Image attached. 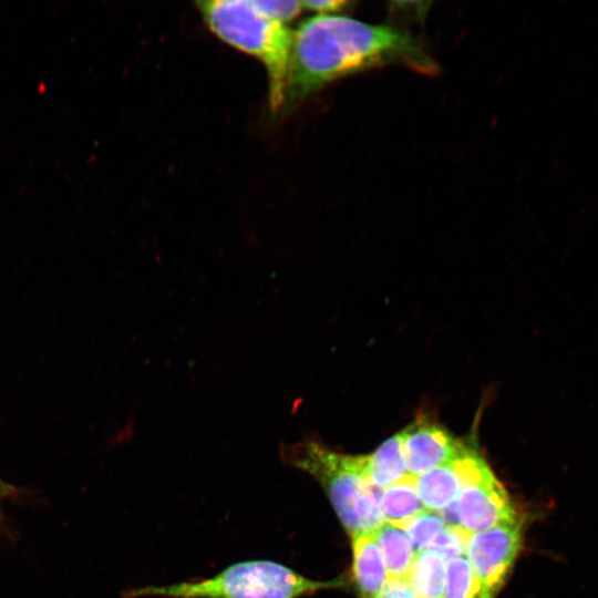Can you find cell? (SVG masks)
Masks as SVG:
<instances>
[{"label": "cell", "mask_w": 598, "mask_h": 598, "mask_svg": "<svg viewBox=\"0 0 598 598\" xmlns=\"http://www.w3.org/2000/svg\"><path fill=\"white\" fill-rule=\"evenodd\" d=\"M401 64L434 74L435 61L411 34L340 14H317L292 32L282 110L329 83L371 68Z\"/></svg>", "instance_id": "6da1fadb"}, {"label": "cell", "mask_w": 598, "mask_h": 598, "mask_svg": "<svg viewBox=\"0 0 598 598\" xmlns=\"http://www.w3.org/2000/svg\"><path fill=\"white\" fill-rule=\"evenodd\" d=\"M280 456L321 485L351 538L384 523L379 506L382 489L369 481L364 456L346 455L312 440L282 444Z\"/></svg>", "instance_id": "7a4b0ae2"}, {"label": "cell", "mask_w": 598, "mask_h": 598, "mask_svg": "<svg viewBox=\"0 0 598 598\" xmlns=\"http://www.w3.org/2000/svg\"><path fill=\"white\" fill-rule=\"evenodd\" d=\"M209 30L225 43L259 60L266 71L269 107L281 110L288 78L292 32L265 16L252 0L196 1Z\"/></svg>", "instance_id": "3957f363"}, {"label": "cell", "mask_w": 598, "mask_h": 598, "mask_svg": "<svg viewBox=\"0 0 598 598\" xmlns=\"http://www.w3.org/2000/svg\"><path fill=\"white\" fill-rule=\"evenodd\" d=\"M338 581H320L271 560L233 564L213 577L162 586H144L127 594L131 598H299L338 587Z\"/></svg>", "instance_id": "277c9868"}, {"label": "cell", "mask_w": 598, "mask_h": 598, "mask_svg": "<svg viewBox=\"0 0 598 598\" xmlns=\"http://www.w3.org/2000/svg\"><path fill=\"white\" fill-rule=\"evenodd\" d=\"M522 548V520L501 523L470 535L465 556L485 589L494 597Z\"/></svg>", "instance_id": "5b68a950"}, {"label": "cell", "mask_w": 598, "mask_h": 598, "mask_svg": "<svg viewBox=\"0 0 598 598\" xmlns=\"http://www.w3.org/2000/svg\"><path fill=\"white\" fill-rule=\"evenodd\" d=\"M453 507L457 525L470 534L518 518L505 487L492 471L464 485Z\"/></svg>", "instance_id": "8992f818"}, {"label": "cell", "mask_w": 598, "mask_h": 598, "mask_svg": "<svg viewBox=\"0 0 598 598\" xmlns=\"http://www.w3.org/2000/svg\"><path fill=\"white\" fill-rule=\"evenodd\" d=\"M400 433L406 472L413 476L453 462L470 447L444 426L427 420H417Z\"/></svg>", "instance_id": "52a82bcc"}, {"label": "cell", "mask_w": 598, "mask_h": 598, "mask_svg": "<svg viewBox=\"0 0 598 598\" xmlns=\"http://www.w3.org/2000/svg\"><path fill=\"white\" fill-rule=\"evenodd\" d=\"M353 576L361 598H375L389 580L373 533L352 537Z\"/></svg>", "instance_id": "ba28073f"}, {"label": "cell", "mask_w": 598, "mask_h": 598, "mask_svg": "<svg viewBox=\"0 0 598 598\" xmlns=\"http://www.w3.org/2000/svg\"><path fill=\"white\" fill-rule=\"evenodd\" d=\"M417 495L425 509L441 512L453 504L463 487L456 460L415 476Z\"/></svg>", "instance_id": "9c48e42d"}, {"label": "cell", "mask_w": 598, "mask_h": 598, "mask_svg": "<svg viewBox=\"0 0 598 598\" xmlns=\"http://www.w3.org/2000/svg\"><path fill=\"white\" fill-rule=\"evenodd\" d=\"M364 470L372 485L380 489L408 475L400 432L386 439L372 454L364 455Z\"/></svg>", "instance_id": "30bf717a"}, {"label": "cell", "mask_w": 598, "mask_h": 598, "mask_svg": "<svg viewBox=\"0 0 598 598\" xmlns=\"http://www.w3.org/2000/svg\"><path fill=\"white\" fill-rule=\"evenodd\" d=\"M373 536L382 554L389 579H406L415 553L406 533L390 523H383Z\"/></svg>", "instance_id": "8fae6325"}, {"label": "cell", "mask_w": 598, "mask_h": 598, "mask_svg": "<svg viewBox=\"0 0 598 598\" xmlns=\"http://www.w3.org/2000/svg\"><path fill=\"white\" fill-rule=\"evenodd\" d=\"M380 511L385 523L398 525L424 511L417 495L415 476L405 475L381 491Z\"/></svg>", "instance_id": "7c38bea8"}, {"label": "cell", "mask_w": 598, "mask_h": 598, "mask_svg": "<svg viewBox=\"0 0 598 598\" xmlns=\"http://www.w3.org/2000/svg\"><path fill=\"white\" fill-rule=\"evenodd\" d=\"M446 560L436 551L426 549L415 554L408 581L417 598H442Z\"/></svg>", "instance_id": "4fadbf2b"}, {"label": "cell", "mask_w": 598, "mask_h": 598, "mask_svg": "<svg viewBox=\"0 0 598 598\" xmlns=\"http://www.w3.org/2000/svg\"><path fill=\"white\" fill-rule=\"evenodd\" d=\"M442 598H493L465 555L446 560Z\"/></svg>", "instance_id": "5bb4252c"}, {"label": "cell", "mask_w": 598, "mask_h": 598, "mask_svg": "<svg viewBox=\"0 0 598 598\" xmlns=\"http://www.w3.org/2000/svg\"><path fill=\"white\" fill-rule=\"evenodd\" d=\"M395 526L406 533L414 553L417 554L431 547L446 523L439 513L424 509Z\"/></svg>", "instance_id": "9a60e30c"}, {"label": "cell", "mask_w": 598, "mask_h": 598, "mask_svg": "<svg viewBox=\"0 0 598 598\" xmlns=\"http://www.w3.org/2000/svg\"><path fill=\"white\" fill-rule=\"evenodd\" d=\"M470 535L458 525H446L429 549L436 551L445 560L463 556Z\"/></svg>", "instance_id": "2e32d148"}, {"label": "cell", "mask_w": 598, "mask_h": 598, "mask_svg": "<svg viewBox=\"0 0 598 598\" xmlns=\"http://www.w3.org/2000/svg\"><path fill=\"white\" fill-rule=\"evenodd\" d=\"M252 2L265 16L283 24L303 10L301 1L252 0Z\"/></svg>", "instance_id": "e0dca14e"}, {"label": "cell", "mask_w": 598, "mask_h": 598, "mask_svg": "<svg viewBox=\"0 0 598 598\" xmlns=\"http://www.w3.org/2000/svg\"><path fill=\"white\" fill-rule=\"evenodd\" d=\"M375 598H417L408 579H389Z\"/></svg>", "instance_id": "ac0fdd59"}, {"label": "cell", "mask_w": 598, "mask_h": 598, "mask_svg": "<svg viewBox=\"0 0 598 598\" xmlns=\"http://www.w3.org/2000/svg\"><path fill=\"white\" fill-rule=\"evenodd\" d=\"M302 8L318 12V14H337L348 6L344 0H307L301 1Z\"/></svg>", "instance_id": "d6986e66"}]
</instances>
